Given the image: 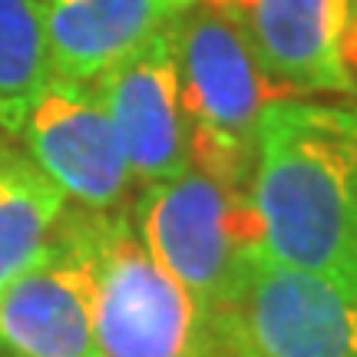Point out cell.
<instances>
[{
    "label": "cell",
    "mask_w": 357,
    "mask_h": 357,
    "mask_svg": "<svg viewBox=\"0 0 357 357\" xmlns=\"http://www.w3.org/2000/svg\"><path fill=\"white\" fill-rule=\"evenodd\" d=\"M357 106L305 96L258 123L248 205L258 248L281 265L357 281Z\"/></svg>",
    "instance_id": "6da1fadb"
},
{
    "label": "cell",
    "mask_w": 357,
    "mask_h": 357,
    "mask_svg": "<svg viewBox=\"0 0 357 357\" xmlns=\"http://www.w3.org/2000/svg\"><path fill=\"white\" fill-rule=\"evenodd\" d=\"M176 56L192 166L248 189L258 123L288 93L265 73L238 24L205 0L176 20Z\"/></svg>",
    "instance_id": "7a4b0ae2"
},
{
    "label": "cell",
    "mask_w": 357,
    "mask_h": 357,
    "mask_svg": "<svg viewBox=\"0 0 357 357\" xmlns=\"http://www.w3.org/2000/svg\"><path fill=\"white\" fill-rule=\"evenodd\" d=\"M93 258L100 357H222L199 301L142 245L126 212H79Z\"/></svg>",
    "instance_id": "3957f363"
},
{
    "label": "cell",
    "mask_w": 357,
    "mask_h": 357,
    "mask_svg": "<svg viewBox=\"0 0 357 357\" xmlns=\"http://www.w3.org/2000/svg\"><path fill=\"white\" fill-rule=\"evenodd\" d=\"M212 331L222 357H357V281L281 265L255 248Z\"/></svg>",
    "instance_id": "277c9868"
},
{
    "label": "cell",
    "mask_w": 357,
    "mask_h": 357,
    "mask_svg": "<svg viewBox=\"0 0 357 357\" xmlns=\"http://www.w3.org/2000/svg\"><path fill=\"white\" fill-rule=\"evenodd\" d=\"M132 225L149 255L199 301L208 321L258 248L248 189L229 185L195 166L146 185Z\"/></svg>",
    "instance_id": "5b68a950"
},
{
    "label": "cell",
    "mask_w": 357,
    "mask_h": 357,
    "mask_svg": "<svg viewBox=\"0 0 357 357\" xmlns=\"http://www.w3.org/2000/svg\"><path fill=\"white\" fill-rule=\"evenodd\" d=\"M20 139L30 162L89 212H113L132 172L116 123L93 83L53 77L30 106Z\"/></svg>",
    "instance_id": "8992f818"
},
{
    "label": "cell",
    "mask_w": 357,
    "mask_h": 357,
    "mask_svg": "<svg viewBox=\"0 0 357 357\" xmlns=\"http://www.w3.org/2000/svg\"><path fill=\"white\" fill-rule=\"evenodd\" d=\"M93 258L79 212H66L56 242L0 291V351L10 357H100Z\"/></svg>",
    "instance_id": "52a82bcc"
},
{
    "label": "cell",
    "mask_w": 357,
    "mask_h": 357,
    "mask_svg": "<svg viewBox=\"0 0 357 357\" xmlns=\"http://www.w3.org/2000/svg\"><path fill=\"white\" fill-rule=\"evenodd\" d=\"M93 86L113 116L132 178L153 185L192 166V136L178 86L176 20L96 77Z\"/></svg>",
    "instance_id": "ba28073f"
},
{
    "label": "cell",
    "mask_w": 357,
    "mask_h": 357,
    "mask_svg": "<svg viewBox=\"0 0 357 357\" xmlns=\"http://www.w3.org/2000/svg\"><path fill=\"white\" fill-rule=\"evenodd\" d=\"M238 24L258 63L288 96L357 93L344 63L351 0H205Z\"/></svg>",
    "instance_id": "9c48e42d"
},
{
    "label": "cell",
    "mask_w": 357,
    "mask_h": 357,
    "mask_svg": "<svg viewBox=\"0 0 357 357\" xmlns=\"http://www.w3.org/2000/svg\"><path fill=\"white\" fill-rule=\"evenodd\" d=\"M199 0H47V43L56 79L93 83Z\"/></svg>",
    "instance_id": "30bf717a"
},
{
    "label": "cell",
    "mask_w": 357,
    "mask_h": 357,
    "mask_svg": "<svg viewBox=\"0 0 357 357\" xmlns=\"http://www.w3.org/2000/svg\"><path fill=\"white\" fill-rule=\"evenodd\" d=\"M66 215L63 189L13 149L0 155V291L37 265Z\"/></svg>",
    "instance_id": "8fae6325"
},
{
    "label": "cell",
    "mask_w": 357,
    "mask_h": 357,
    "mask_svg": "<svg viewBox=\"0 0 357 357\" xmlns=\"http://www.w3.org/2000/svg\"><path fill=\"white\" fill-rule=\"evenodd\" d=\"M53 79L47 0H0V132L20 136L30 106Z\"/></svg>",
    "instance_id": "7c38bea8"
},
{
    "label": "cell",
    "mask_w": 357,
    "mask_h": 357,
    "mask_svg": "<svg viewBox=\"0 0 357 357\" xmlns=\"http://www.w3.org/2000/svg\"><path fill=\"white\" fill-rule=\"evenodd\" d=\"M354 229H357V195H354Z\"/></svg>",
    "instance_id": "4fadbf2b"
},
{
    "label": "cell",
    "mask_w": 357,
    "mask_h": 357,
    "mask_svg": "<svg viewBox=\"0 0 357 357\" xmlns=\"http://www.w3.org/2000/svg\"><path fill=\"white\" fill-rule=\"evenodd\" d=\"M351 7H354V13H351V17H357V0H351Z\"/></svg>",
    "instance_id": "5bb4252c"
},
{
    "label": "cell",
    "mask_w": 357,
    "mask_h": 357,
    "mask_svg": "<svg viewBox=\"0 0 357 357\" xmlns=\"http://www.w3.org/2000/svg\"><path fill=\"white\" fill-rule=\"evenodd\" d=\"M3 153H7V146H3V142H0V155H3Z\"/></svg>",
    "instance_id": "9a60e30c"
}]
</instances>
